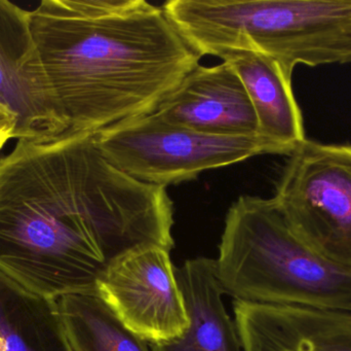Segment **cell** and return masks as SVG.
<instances>
[{"instance_id": "cell-1", "label": "cell", "mask_w": 351, "mask_h": 351, "mask_svg": "<svg viewBox=\"0 0 351 351\" xmlns=\"http://www.w3.org/2000/svg\"><path fill=\"white\" fill-rule=\"evenodd\" d=\"M167 188L111 164L90 134L18 139L0 158V271L47 299L96 293L141 247L172 251Z\"/></svg>"}, {"instance_id": "cell-2", "label": "cell", "mask_w": 351, "mask_h": 351, "mask_svg": "<svg viewBox=\"0 0 351 351\" xmlns=\"http://www.w3.org/2000/svg\"><path fill=\"white\" fill-rule=\"evenodd\" d=\"M31 20L63 134L154 113L202 58L145 0H43Z\"/></svg>"}, {"instance_id": "cell-3", "label": "cell", "mask_w": 351, "mask_h": 351, "mask_svg": "<svg viewBox=\"0 0 351 351\" xmlns=\"http://www.w3.org/2000/svg\"><path fill=\"white\" fill-rule=\"evenodd\" d=\"M165 12L204 57L253 51L297 65L351 63V0H171Z\"/></svg>"}, {"instance_id": "cell-4", "label": "cell", "mask_w": 351, "mask_h": 351, "mask_svg": "<svg viewBox=\"0 0 351 351\" xmlns=\"http://www.w3.org/2000/svg\"><path fill=\"white\" fill-rule=\"evenodd\" d=\"M215 263L234 300L351 311V274L308 249L274 198L243 195L231 204Z\"/></svg>"}, {"instance_id": "cell-5", "label": "cell", "mask_w": 351, "mask_h": 351, "mask_svg": "<svg viewBox=\"0 0 351 351\" xmlns=\"http://www.w3.org/2000/svg\"><path fill=\"white\" fill-rule=\"evenodd\" d=\"M94 139L117 169L141 183L165 188L254 157L290 155L261 135H208L169 123L156 111L115 124L95 134Z\"/></svg>"}, {"instance_id": "cell-6", "label": "cell", "mask_w": 351, "mask_h": 351, "mask_svg": "<svg viewBox=\"0 0 351 351\" xmlns=\"http://www.w3.org/2000/svg\"><path fill=\"white\" fill-rule=\"evenodd\" d=\"M274 200L308 249L351 274V144L306 138L289 155Z\"/></svg>"}, {"instance_id": "cell-7", "label": "cell", "mask_w": 351, "mask_h": 351, "mask_svg": "<svg viewBox=\"0 0 351 351\" xmlns=\"http://www.w3.org/2000/svg\"><path fill=\"white\" fill-rule=\"evenodd\" d=\"M171 251L152 245L117 260L97 286L119 321L149 344L179 338L189 325Z\"/></svg>"}, {"instance_id": "cell-8", "label": "cell", "mask_w": 351, "mask_h": 351, "mask_svg": "<svg viewBox=\"0 0 351 351\" xmlns=\"http://www.w3.org/2000/svg\"><path fill=\"white\" fill-rule=\"evenodd\" d=\"M0 104L16 117V139L63 134L32 31L31 10L0 0Z\"/></svg>"}, {"instance_id": "cell-9", "label": "cell", "mask_w": 351, "mask_h": 351, "mask_svg": "<svg viewBox=\"0 0 351 351\" xmlns=\"http://www.w3.org/2000/svg\"><path fill=\"white\" fill-rule=\"evenodd\" d=\"M156 113L169 123L208 135H259L249 95L226 62L210 67L199 64Z\"/></svg>"}, {"instance_id": "cell-10", "label": "cell", "mask_w": 351, "mask_h": 351, "mask_svg": "<svg viewBox=\"0 0 351 351\" xmlns=\"http://www.w3.org/2000/svg\"><path fill=\"white\" fill-rule=\"evenodd\" d=\"M243 351H351V311L234 300Z\"/></svg>"}, {"instance_id": "cell-11", "label": "cell", "mask_w": 351, "mask_h": 351, "mask_svg": "<svg viewBox=\"0 0 351 351\" xmlns=\"http://www.w3.org/2000/svg\"><path fill=\"white\" fill-rule=\"evenodd\" d=\"M218 57L243 82L257 117L259 135L291 154L306 139L302 111L293 91V76L278 60L258 52L227 51Z\"/></svg>"}, {"instance_id": "cell-12", "label": "cell", "mask_w": 351, "mask_h": 351, "mask_svg": "<svg viewBox=\"0 0 351 351\" xmlns=\"http://www.w3.org/2000/svg\"><path fill=\"white\" fill-rule=\"evenodd\" d=\"M189 325L179 338L149 344L152 351H243L235 321L223 303L215 260H188L176 269Z\"/></svg>"}, {"instance_id": "cell-13", "label": "cell", "mask_w": 351, "mask_h": 351, "mask_svg": "<svg viewBox=\"0 0 351 351\" xmlns=\"http://www.w3.org/2000/svg\"><path fill=\"white\" fill-rule=\"evenodd\" d=\"M0 351H70L53 299L0 271Z\"/></svg>"}, {"instance_id": "cell-14", "label": "cell", "mask_w": 351, "mask_h": 351, "mask_svg": "<svg viewBox=\"0 0 351 351\" xmlns=\"http://www.w3.org/2000/svg\"><path fill=\"white\" fill-rule=\"evenodd\" d=\"M53 302L70 351H152L96 293L65 295Z\"/></svg>"}, {"instance_id": "cell-15", "label": "cell", "mask_w": 351, "mask_h": 351, "mask_svg": "<svg viewBox=\"0 0 351 351\" xmlns=\"http://www.w3.org/2000/svg\"><path fill=\"white\" fill-rule=\"evenodd\" d=\"M16 117L10 109L0 104V150L8 140L16 138Z\"/></svg>"}]
</instances>
